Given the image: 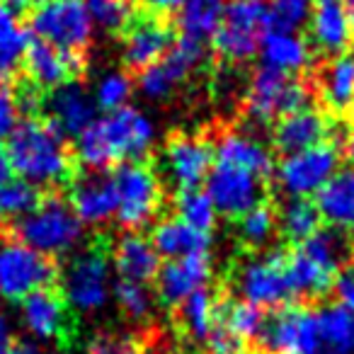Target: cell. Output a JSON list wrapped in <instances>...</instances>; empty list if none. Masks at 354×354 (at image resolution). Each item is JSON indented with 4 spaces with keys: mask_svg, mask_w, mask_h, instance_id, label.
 Masks as SVG:
<instances>
[{
    "mask_svg": "<svg viewBox=\"0 0 354 354\" xmlns=\"http://www.w3.org/2000/svg\"><path fill=\"white\" fill-rule=\"evenodd\" d=\"M17 117H20V107H17L15 90L0 88V138L10 136V131L17 127Z\"/></svg>",
    "mask_w": 354,
    "mask_h": 354,
    "instance_id": "46",
    "label": "cell"
},
{
    "mask_svg": "<svg viewBox=\"0 0 354 354\" xmlns=\"http://www.w3.org/2000/svg\"><path fill=\"white\" fill-rule=\"evenodd\" d=\"M204 59H207L204 41L183 37V39L175 41L167 49V54L160 61H156L153 66L141 71V75H138V90L143 93V97L153 100V102L167 100L189 78L192 71H197L204 64Z\"/></svg>",
    "mask_w": 354,
    "mask_h": 354,
    "instance_id": "14",
    "label": "cell"
},
{
    "mask_svg": "<svg viewBox=\"0 0 354 354\" xmlns=\"http://www.w3.org/2000/svg\"><path fill=\"white\" fill-rule=\"evenodd\" d=\"M172 46V32L160 20H138L127 27L122 44V61L127 68L143 71L160 61Z\"/></svg>",
    "mask_w": 354,
    "mask_h": 354,
    "instance_id": "23",
    "label": "cell"
},
{
    "mask_svg": "<svg viewBox=\"0 0 354 354\" xmlns=\"http://www.w3.org/2000/svg\"><path fill=\"white\" fill-rule=\"evenodd\" d=\"M333 291L337 296V304L354 315V257H349L344 267H339L333 281Z\"/></svg>",
    "mask_w": 354,
    "mask_h": 354,
    "instance_id": "45",
    "label": "cell"
},
{
    "mask_svg": "<svg viewBox=\"0 0 354 354\" xmlns=\"http://www.w3.org/2000/svg\"><path fill=\"white\" fill-rule=\"evenodd\" d=\"M37 39L64 51L83 54L93 39V20L83 0H41L30 17Z\"/></svg>",
    "mask_w": 354,
    "mask_h": 354,
    "instance_id": "9",
    "label": "cell"
},
{
    "mask_svg": "<svg viewBox=\"0 0 354 354\" xmlns=\"http://www.w3.org/2000/svg\"><path fill=\"white\" fill-rule=\"evenodd\" d=\"M114 301H117L119 310L136 323H143L156 313V296L146 284H138V281H119L114 286Z\"/></svg>",
    "mask_w": 354,
    "mask_h": 354,
    "instance_id": "40",
    "label": "cell"
},
{
    "mask_svg": "<svg viewBox=\"0 0 354 354\" xmlns=\"http://www.w3.org/2000/svg\"><path fill=\"white\" fill-rule=\"evenodd\" d=\"M39 204V189L25 180H10L0 187V218L15 221Z\"/></svg>",
    "mask_w": 354,
    "mask_h": 354,
    "instance_id": "43",
    "label": "cell"
},
{
    "mask_svg": "<svg viewBox=\"0 0 354 354\" xmlns=\"http://www.w3.org/2000/svg\"><path fill=\"white\" fill-rule=\"evenodd\" d=\"M117 192V221L129 231L148 226L162 204V187L156 170L141 160L119 162L112 175Z\"/></svg>",
    "mask_w": 354,
    "mask_h": 354,
    "instance_id": "8",
    "label": "cell"
},
{
    "mask_svg": "<svg viewBox=\"0 0 354 354\" xmlns=\"http://www.w3.org/2000/svg\"><path fill=\"white\" fill-rule=\"evenodd\" d=\"M156 143V124L136 107H119L95 117L75 136V156L88 170L141 160Z\"/></svg>",
    "mask_w": 354,
    "mask_h": 354,
    "instance_id": "1",
    "label": "cell"
},
{
    "mask_svg": "<svg viewBox=\"0 0 354 354\" xmlns=\"http://www.w3.org/2000/svg\"><path fill=\"white\" fill-rule=\"evenodd\" d=\"M10 347H12V335L8 330V325L0 320V354H10Z\"/></svg>",
    "mask_w": 354,
    "mask_h": 354,
    "instance_id": "50",
    "label": "cell"
},
{
    "mask_svg": "<svg viewBox=\"0 0 354 354\" xmlns=\"http://www.w3.org/2000/svg\"><path fill=\"white\" fill-rule=\"evenodd\" d=\"M151 243L158 255H165L167 260H175V257L209 252L212 233L197 231V228L187 226L180 218H165V221H160L153 228Z\"/></svg>",
    "mask_w": 354,
    "mask_h": 354,
    "instance_id": "30",
    "label": "cell"
},
{
    "mask_svg": "<svg viewBox=\"0 0 354 354\" xmlns=\"http://www.w3.org/2000/svg\"><path fill=\"white\" fill-rule=\"evenodd\" d=\"M204 183H207L204 192L209 194L216 212L228 218H241L255 204L262 202V183L265 180L255 172L243 170V167L214 162Z\"/></svg>",
    "mask_w": 354,
    "mask_h": 354,
    "instance_id": "15",
    "label": "cell"
},
{
    "mask_svg": "<svg viewBox=\"0 0 354 354\" xmlns=\"http://www.w3.org/2000/svg\"><path fill=\"white\" fill-rule=\"evenodd\" d=\"M310 41L323 54H344L352 44V20L344 0H315L308 17Z\"/></svg>",
    "mask_w": 354,
    "mask_h": 354,
    "instance_id": "22",
    "label": "cell"
},
{
    "mask_svg": "<svg viewBox=\"0 0 354 354\" xmlns=\"http://www.w3.org/2000/svg\"><path fill=\"white\" fill-rule=\"evenodd\" d=\"M12 180V165H10V158H8L6 148L0 146V187L8 185Z\"/></svg>",
    "mask_w": 354,
    "mask_h": 354,
    "instance_id": "49",
    "label": "cell"
},
{
    "mask_svg": "<svg viewBox=\"0 0 354 354\" xmlns=\"http://www.w3.org/2000/svg\"><path fill=\"white\" fill-rule=\"evenodd\" d=\"M310 90L294 75L260 66L245 88V117L252 127H270L284 114L308 107Z\"/></svg>",
    "mask_w": 354,
    "mask_h": 354,
    "instance_id": "5",
    "label": "cell"
},
{
    "mask_svg": "<svg viewBox=\"0 0 354 354\" xmlns=\"http://www.w3.org/2000/svg\"><path fill=\"white\" fill-rule=\"evenodd\" d=\"M88 354H153L146 342L124 333H100L90 339Z\"/></svg>",
    "mask_w": 354,
    "mask_h": 354,
    "instance_id": "44",
    "label": "cell"
},
{
    "mask_svg": "<svg viewBox=\"0 0 354 354\" xmlns=\"http://www.w3.org/2000/svg\"><path fill=\"white\" fill-rule=\"evenodd\" d=\"M0 3H6V6H10L12 10H20V8L32 6V3H35V0H0Z\"/></svg>",
    "mask_w": 354,
    "mask_h": 354,
    "instance_id": "51",
    "label": "cell"
},
{
    "mask_svg": "<svg viewBox=\"0 0 354 354\" xmlns=\"http://www.w3.org/2000/svg\"><path fill=\"white\" fill-rule=\"evenodd\" d=\"M330 133V122L323 112L313 107H301L296 112H289L274 122V131H272V141L274 148L286 153H296L310 148L315 143H323Z\"/></svg>",
    "mask_w": 354,
    "mask_h": 354,
    "instance_id": "24",
    "label": "cell"
},
{
    "mask_svg": "<svg viewBox=\"0 0 354 354\" xmlns=\"http://www.w3.org/2000/svg\"><path fill=\"white\" fill-rule=\"evenodd\" d=\"M212 257L209 252L199 255L175 257L160 265L156 279H158V299L165 306H180L189 294L204 289L212 279Z\"/></svg>",
    "mask_w": 354,
    "mask_h": 354,
    "instance_id": "20",
    "label": "cell"
},
{
    "mask_svg": "<svg viewBox=\"0 0 354 354\" xmlns=\"http://www.w3.org/2000/svg\"><path fill=\"white\" fill-rule=\"evenodd\" d=\"M10 354H49L39 342H32V339H12Z\"/></svg>",
    "mask_w": 354,
    "mask_h": 354,
    "instance_id": "48",
    "label": "cell"
},
{
    "mask_svg": "<svg viewBox=\"0 0 354 354\" xmlns=\"http://www.w3.org/2000/svg\"><path fill=\"white\" fill-rule=\"evenodd\" d=\"M315 0H267V25L270 30L299 32L308 22Z\"/></svg>",
    "mask_w": 354,
    "mask_h": 354,
    "instance_id": "41",
    "label": "cell"
},
{
    "mask_svg": "<svg viewBox=\"0 0 354 354\" xmlns=\"http://www.w3.org/2000/svg\"><path fill=\"white\" fill-rule=\"evenodd\" d=\"M214 165V148L207 138L175 133L162 148V170L180 192L199 189Z\"/></svg>",
    "mask_w": 354,
    "mask_h": 354,
    "instance_id": "16",
    "label": "cell"
},
{
    "mask_svg": "<svg viewBox=\"0 0 354 354\" xmlns=\"http://www.w3.org/2000/svg\"><path fill=\"white\" fill-rule=\"evenodd\" d=\"M315 90L333 112H347L354 107V56L337 54L315 73Z\"/></svg>",
    "mask_w": 354,
    "mask_h": 354,
    "instance_id": "29",
    "label": "cell"
},
{
    "mask_svg": "<svg viewBox=\"0 0 354 354\" xmlns=\"http://www.w3.org/2000/svg\"><path fill=\"white\" fill-rule=\"evenodd\" d=\"M37 3H41V0H37Z\"/></svg>",
    "mask_w": 354,
    "mask_h": 354,
    "instance_id": "54",
    "label": "cell"
},
{
    "mask_svg": "<svg viewBox=\"0 0 354 354\" xmlns=\"http://www.w3.org/2000/svg\"><path fill=\"white\" fill-rule=\"evenodd\" d=\"M257 51L262 56V66L286 75L301 73L310 64V44L299 32L267 30Z\"/></svg>",
    "mask_w": 354,
    "mask_h": 354,
    "instance_id": "28",
    "label": "cell"
},
{
    "mask_svg": "<svg viewBox=\"0 0 354 354\" xmlns=\"http://www.w3.org/2000/svg\"><path fill=\"white\" fill-rule=\"evenodd\" d=\"M133 93V80L124 71H109L102 78L95 83V107L104 109V112H112V109L127 107L129 97Z\"/></svg>",
    "mask_w": 354,
    "mask_h": 354,
    "instance_id": "42",
    "label": "cell"
},
{
    "mask_svg": "<svg viewBox=\"0 0 354 354\" xmlns=\"http://www.w3.org/2000/svg\"><path fill=\"white\" fill-rule=\"evenodd\" d=\"M61 291L71 310L97 313L112 296V260L102 245L78 252L61 272Z\"/></svg>",
    "mask_w": 354,
    "mask_h": 354,
    "instance_id": "6",
    "label": "cell"
},
{
    "mask_svg": "<svg viewBox=\"0 0 354 354\" xmlns=\"http://www.w3.org/2000/svg\"><path fill=\"white\" fill-rule=\"evenodd\" d=\"M342 153L335 143L323 141L296 153H286L284 160L277 165V187L286 197H308L318 194L320 187L337 172Z\"/></svg>",
    "mask_w": 354,
    "mask_h": 354,
    "instance_id": "10",
    "label": "cell"
},
{
    "mask_svg": "<svg viewBox=\"0 0 354 354\" xmlns=\"http://www.w3.org/2000/svg\"><path fill=\"white\" fill-rule=\"evenodd\" d=\"M344 6H347L349 20H352V30H354V0H347V3H344Z\"/></svg>",
    "mask_w": 354,
    "mask_h": 354,
    "instance_id": "52",
    "label": "cell"
},
{
    "mask_svg": "<svg viewBox=\"0 0 354 354\" xmlns=\"http://www.w3.org/2000/svg\"><path fill=\"white\" fill-rule=\"evenodd\" d=\"M349 238L335 228L318 231L308 241L299 243L286 255V272L294 296L318 299L328 294L339 267L349 260Z\"/></svg>",
    "mask_w": 354,
    "mask_h": 354,
    "instance_id": "4",
    "label": "cell"
},
{
    "mask_svg": "<svg viewBox=\"0 0 354 354\" xmlns=\"http://www.w3.org/2000/svg\"><path fill=\"white\" fill-rule=\"evenodd\" d=\"M212 148L214 156H216V162H226V165L250 170L255 175H260L262 180H267L274 172V160H272L270 148L248 131L226 129Z\"/></svg>",
    "mask_w": 354,
    "mask_h": 354,
    "instance_id": "25",
    "label": "cell"
},
{
    "mask_svg": "<svg viewBox=\"0 0 354 354\" xmlns=\"http://www.w3.org/2000/svg\"><path fill=\"white\" fill-rule=\"evenodd\" d=\"M30 35L17 10L0 3V80H10L20 71Z\"/></svg>",
    "mask_w": 354,
    "mask_h": 354,
    "instance_id": "33",
    "label": "cell"
},
{
    "mask_svg": "<svg viewBox=\"0 0 354 354\" xmlns=\"http://www.w3.org/2000/svg\"><path fill=\"white\" fill-rule=\"evenodd\" d=\"M3 241H20L46 257L75 250L83 241V223L61 197L39 199L35 209L15 221L0 223Z\"/></svg>",
    "mask_w": 354,
    "mask_h": 354,
    "instance_id": "3",
    "label": "cell"
},
{
    "mask_svg": "<svg viewBox=\"0 0 354 354\" xmlns=\"http://www.w3.org/2000/svg\"><path fill=\"white\" fill-rule=\"evenodd\" d=\"M22 66H25L30 83H35L39 90H54L73 80L83 71V54L56 49V46L37 39V37H30Z\"/></svg>",
    "mask_w": 354,
    "mask_h": 354,
    "instance_id": "19",
    "label": "cell"
},
{
    "mask_svg": "<svg viewBox=\"0 0 354 354\" xmlns=\"http://www.w3.org/2000/svg\"><path fill=\"white\" fill-rule=\"evenodd\" d=\"M218 306H221V301L216 299V294H212V291L204 286V289L189 294L183 304L177 306V308H180L177 310V323H180L183 333L187 335L189 339L202 342V339H207L209 335H212L214 325H216Z\"/></svg>",
    "mask_w": 354,
    "mask_h": 354,
    "instance_id": "32",
    "label": "cell"
},
{
    "mask_svg": "<svg viewBox=\"0 0 354 354\" xmlns=\"http://www.w3.org/2000/svg\"><path fill=\"white\" fill-rule=\"evenodd\" d=\"M22 320L27 330L44 342H59L61 347H68L73 339V320L68 313V304L51 286L32 291L30 296L22 299Z\"/></svg>",
    "mask_w": 354,
    "mask_h": 354,
    "instance_id": "17",
    "label": "cell"
},
{
    "mask_svg": "<svg viewBox=\"0 0 354 354\" xmlns=\"http://www.w3.org/2000/svg\"><path fill=\"white\" fill-rule=\"evenodd\" d=\"M175 207L177 218L185 221L187 226L197 228V231L212 233L214 226H216L218 212L212 199H209V194L202 192V189H185V192H180L175 199Z\"/></svg>",
    "mask_w": 354,
    "mask_h": 354,
    "instance_id": "37",
    "label": "cell"
},
{
    "mask_svg": "<svg viewBox=\"0 0 354 354\" xmlns=\"http://www.w3.org/2000/svg\"><path fill=\"white\" fill-rule=\"evenodd\" d=\"M267 30V0H226L214 46L228 64H245L257 54Z\"/></svg>",
    "mask_w": 354,
    "mask_h": 354,
    "instance_id": "7",
    "label": "cell"
},
{
    "mask_svg": "<svg viewBox=\"0 0 354 354\" xmlns=\"http://www.w3.org/2000/svg\"><path fill=\"white\" fill-rule=\"evenodd\" d=\"M112 260L122 279L138 281V284H148L151 279H156L160 270V255L153 248L151 238H143L136 231H129L119 238Z\"/></svg>",
    "mask_w": 354,
    "mask_h": 354,
    "instance_id": "27",
    "label": "cell"
},
{
    "mask_svg": "<svg viewBox=\"0 0 354 354\" xmlns=\"http://www.w3.org/2000/svg\"><path fill=\"white\" fill-rule=\"evenodd\" d=\"M41 109L46 112V122L59 129L64 136H78L95 119V102L88 90L75 80L51 90L49 97L41 100Z\"/></svg>",
    "mask_w": 354,
    "mask_h": 354,
    "instance_id": "21",
    "label": "cell"
},
{
    "mask_svg": "<svg viewBox=\"0 0 354 354\" xmlns=\"http://www.w3.org/2000/svg\"><path fill=\"white\" fill-rule=\"evenodd\" d=\"M236 291L243 301L257 308H281L291 304L296 296L286 272L284 252H267L243 262L236 272Z\"/></svg>",
    "mask_w": 354,
    "mask_h": 354,
    "instance_id": "11",
    "label": "cell"
},
{
    "mask_svg": "<svg viewBox=\"0 0 354 354\" xmlns=\"http://www.w3.org/2000/svg\"><path fill=\"white\" fill-rule=\"evenodd\" d=\"M347 153H349V158L354 160V133L349 136V141H347Z\"/></svg>",
    "mask_w": 354,
    "mask_h": 354,
    "instance_id": "53",
    "label": "cell"
},
{
    "mask_svg": "<svg viewBox=\"0 0 354 354\" xmlns=\"http://www.w3.org/2000/svg\"><path fill=\"white\" fill-rule=\"evenodd\" d=\"M71 209L83 226H104L117 216V192L112 175L90 170L71 185Z\"/></svg>",
    "mask_w": 354,
    "mask_h": 354,
    "instance_id": "18",
    "label": "cell"
},
{
    "mask_svg": "<svg viewBox=\"0 0 354 354\" xmlns=\"http://www.w3.org/2000/svg\"><path fill=\"white\" fill-rule=\"evenodd\" d=\"M6 153L12 172L32 187H59L68 183L73 170V156L66 136L46 119L27 117L8 136Z\"/></svg>",
    "mask_w": 354,
    "mask_h": 354,
    "instance_id": "2",
    "label": "cell"
},
{
    "mask_svg": "<svg viewBox=\"0 0 354 354\" xmlns=\"http://www.w3.org/2000/svg\"><path fill=\"white\" fill-rule=\"evenodd\" d=\"M277 228L291 243H304L320 231V214L308 197H289L277 214Z\"/></svg>",
    "mask_w": 354,
    "mask_h": 354,
    "instance_id": "34",
    "label": "cell"
},
{
    "mask_svg": "<svg viewBox=\"0 0 354 354\" xmlns=\"http://www.w3.org/2000/svg\"><path fill=\"white\" fill-rule=\"evenodd\" d=\"M59 277L54 260L27 248L20 241H6L0 248V294L8 301H22L32 291L46 289Z\"/></svg>",
    "mask_w": 354,
    "mask_h": 354,
    "instance_id": "12",
    "label": "cell"
},
{
    "mask_svg": "<svg viewBox=\"0 0 354 354\" xmlns=\"http://www.w3.org/2000/svg\"><path fill=\"white\" fill-rule=\"evenodd\" d=\"M277 231V212L270 204L260 202L238 218V238L248 248H262L272 241Z\"/></svg>",
    "mask_w": 354,
    "mask_h": 354,
    "instance_id": "39",
    "label": "cell"
},
{
    "mask_svg": "<svg viewBox=\"0 0 354 354\" xmlns=\"http://www.w3.org/2000/svg\"><path fill=\"white\" fill-rule=\"evenodd\" d=\"M93 27H100L107 35L127 32L133 22V0H83Z\"/></svg>",
    "mask_w": 354,
    "mask_h": 354,
    "instance_id": "38",
    "label": "cell"
},
{
    "mask_svg": "<svg viewBox=\"0 0 354 354\" xmlns=\"http://www.w3.org/2000/svg\"><path fill=\"white\" fill-rule=\"evenodd\" d=\"M257 342L270 354H318V315L306 306H281L265 318Z\"/></svg>",
    "mask_w": 354,
    "mask_h": 354,
    "instance_id": "13",
    "label": "cell"
},
{
    "mask_svg": "<svg viewBox=\"0 0 354 354\" xmlns=\"http://www.w3.org/2000/svg\"><path fill=\"white\" fill-rule=\"evenodd\" d=\"M315 207L330 228L354 236V170L335 172L320 187Z\"/></svg>",
    "mask_w": 354,
    "mask_h": 354,
    "instance_id": "26",
    "label": "cell"
},
{
    "mask_svg": "<svg viewBox=\"0 0 354 354\" xmlns=\"http://www.w3.org/2000/svg\"><path fill=\"white\" fill-rule=\"evenodd\" d=\"M216 323L221 325V328H226L228 333H233L236 337H241L243 342L252 344L260 339L265 315H262V308L248 304V301L231 299V301H221Z\"/></svg>",
    "mask_w": 354,
    "mask_h": 354,
    "instance_id": "36",
    "label": "cell"
},
{
    "mask_svg": "<svg viewBox=\"0 0 354 354\" xmlns=\"http://www.w3.org/2000/svg\"><path fill=\"white\" fill-rule=\"evenodd\" d=\"M315 315H318V354H352L354 315L339 304L325 306Z\"/></svg>",
    "mask_w": 354,
    "mask_h": 354,
    "instance_id": "31",
    "label": "cell"
},
{
    "mask_svg": "<svg viewBox=\"0 0 354 354\" xmlns=\"http://www.w3.org/2000/svg\"><path fill=\"white\" fill-rule=\"evenodd\" d=\"M226 0H185V6L177 10V25L183 37L204 41L214 37Z\"/></svg>",
    "mask_w": 354,
    "mask_h": 354,
    "instance_id": "35",
    "label": "cell"
},
{
    "mask_svg": "<svg viewBox=\"0 0 354 354\" xmlns=\"http://www.w3.org/2000/svg\"><path fill=\"white\" fill-rule=\"evenodd\" d=\"M143 3L156 15H170V12H177L185 6V0H143Z\"/></svg>",
    "mask_w": 354,
    "mask_h": 354,
    "instance_id": "47",
    "label": "cell"
}]
</instances>
